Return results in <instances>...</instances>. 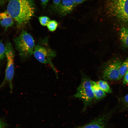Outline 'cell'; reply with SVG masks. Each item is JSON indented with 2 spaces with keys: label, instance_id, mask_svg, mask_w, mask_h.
I'll return each mask as SVG.
<instances>
[{
  "label": "cell",
  "instance_id": "1",
  "mask_svg": "<svg viewBox=\"0 0 128 128\" xmlns=\"http://www.w3.org/2000/svg\"><path fill=\"white\" fill-rule=\"evenodd\" d=\"M35 10L34 0H9L6 11L21 28L28 23Z\"/></svg>",
  "mask_w": 128,
  "mask_h": 128
},
{
  "label": "cell",
  "instance_id": "2",
  "mask_svg": "<svg viewBox=\"0 0 128 128\" xmlns=\"http://www.w3.org/2000/svg\"><path fill=\"white\" fill-rule=\"evenodd\" d=\"M16 48L19 55L27 58L33 54L35 47L34 40L32 36L27 31H23L20 34L14 39Z\"/></svg>",
  "mask_w": 128,
  "mask_h": 128
},
{
  "label": "cell",
  "instance_id": "3",
  "mask_svg": "<svg viewBox=\"0 0 128 128\" xmlns=\"http://www.w3.org/2000/svg\"><path fill=\"white\" fill-rule=\"evenodd\" d=\"M91 81L87 76H82L81 82L74 96L81 100L84 104L83 111L90 105L94 98L92 88Z\"/></svg>",
  "mask_w": 128,
  "mask_h": 128
},
{
  "label": "cell",
  "instance_id": "4",
  "mask_svg": "<svg viewBox=\"0 0 128 128\" xmlns=\"http://www.w3.org/2000/svg\"><path fill=\"white\" fill-rule=\"evenodd\" d=\"M106 8L110 15L128 23V0H108Z\"/></svg>",
  "mask_w": 128,
  "mask_h": 128
},
{
  "label": "cell",
  "instance_id": "5",
  "mask_svg": "<svg viewBox=\"0 0 128 128\" xmlns=\"http://www.w3.org/2000/svg\"><path fill=\"white\" fill-rule=\"evenodd\" d=\"M5 55L7 58V64L5 77L0 85V87L4 86L8 83L10 88V91H13L12 80L14 73V52L11 43L7 42L5 45Z\"/></svg>",
  "mask_w": 128,
  "mask_h": 128
},
{
  "label": "cell",
  "instance_id": "6",
  "mask_svg": "<svg viewBox=\"0 0 128 128\" xmlns=\"http://www.w3.org/2000/svg\"><path fill=\"white\" fill-rule=\"evenodd\" d=\"M46 42L35 46L33 53L34 55L40 62L50 64L57 77V72L51 62V59L56 56V53L46 44Z\"/></svg>",
  "mask_w": 128,
  "mask_h": 128
},
{
  "label": "cell",
  "instance_id": "7",
  "mask_svg": "<svg viewBox=\"0 0 128 128\" xmlns=\"http://www.w3.org/2000/svg\"><path fill=\"white\" fill-rule=\"evenodd\" d=\"M122 63L121 61H117L113 62L105 69L103 73V78L105 80H118L119 77V69Z\"/></svg>",
  "mask_w": 128,
  "mask_h": 128
},
{
  "label": "cell",
  "instance_id": "8",
  "mask_svg": "<svg viewBox=\"0 0 128 128\" xmlns=\"http://www.w3.org/2000/svg\"><path fill=\"white\" fill-rule=\"evenodd\" d=\"M110 113L103 115L85 125L75 128H109L108 123Z\"/></svg>",
  "mask_w": 128,
  "mask_h": 128
},
{
  "label": "cell",
  "instance_id": "9",
  "mask_svg": "<svg viewBox=\"0 0 128 128\" xmlns=\"http://www.w3.org/2000/svg\"><path fill=\"white\" fill-rule=\"evenodd\" d=\"M76 6L73 0H61L55 9L59 15L64 16L71 13Z\"/></svg>",
  "mask_w": 128,
  "mask_h": 128
},
{
  "label": "cell",
  "instance_id": "10",
  "mask_svg": "<svg viewBox=\"0 0 128 128\" xmlns=\"http://www.w3.org/2000/svg\"><path fill=\"white\" fill-rule=\"evenodd\" d=\"M0 19L1 25L5 28V30L14 24V20L7 11L0 13Z\"/></svg>",
  "mask_w": 128,
  "mask_h": 128
},
{
  "label": "cell",
  "instance_id": "11",
  "mask_svg": "<svg viewBox=\"0 0 128 128\" xmlns=\"http://www.w3.org/2000/svg\"><path fill=\"white\" fill-rule=\"evenodd\" d=\"M91 83L92 89L96 99L99 100L106 96L105 92L99 87L96 82L92 81Z\"/></svg>",
  "mask_w": 128,
  "mask_h": 128
},
{
  "label": "cell",
  "instance_id": "12",
  "mask_svg": "<svg viewBox=\"0 0 128 128\" xmlns=\"http://www.w3.org/2000/svg\"><path fill=\"white\" fill-rule=\"evenodd\" d=\"M120 39L123 46L128 48V27H121L120 32Z\"/></svg>",
  "mask_w": 128,
  "mask_h": 128
},
{
  "label": "cell",
  "instance_id": "13",
  "mask_svg": "<svg viewBox=\"0 0 128 128\" xmlns=\"http://www.w3.org/2000/svg\"><path fill=\"white\" fill-rule=\"evenodd\" d=\"M128 71V58L122 63L119 69V77L118 80L122 78Z\"/></svg>",
  "mask_w": 128,
  "mask_h": 128
},
{
  "label": "cell",
  "instance_id": "14",
  "mask_svg": "<svg viewBox=\"0 0 128 128\" xmlns=\"http://www.w3.org/2000/svg\"><path fill=\"white\" fill-rule=\"evenodd\" d=\"M99 87L105 93H110L112 91L107 82L105 81L101 80L96 82Z\"/></svg>",
  "mask_w": 128,
  "mask_h": 128
},
{
  "label": "cell",
  "instance_id": "15",
  "mask_svg": "<svg viewBox=\"0 0 128 128\" xmlns=\"http://www.w3.org/2000/svg\"><path fill=\"white\" fill-rule=\"evenodd\" d=\"M58 25V23L56 21L52 20L49 22L46 26L49 31L53 32L56 30Z\"/></svg>",
  "mask_w": 128,
  "mask_h": 128
},
{
  "label": "cell",
  "instance_id": "16",
  "mask_svg": "<svg viewBox=\"0 0 128 128\" xmlns=\"http://www.w3.org/2000/svg\"><path fill=\"white\" fill-rule=\"evenodd\" d=\"M38 19L41 25L43 26H46L50 20V18L45 16H41L39 17Z\"/></svg>",
  "mask_w": 128,
  "mask_h": 128
},
{
  "label": "cell",
  "instance_id": "17",
  "mask_svg": "<svg viewBox=\"0 0 128 128\" xmlns=\"http://www.w3.org/2000/svg\"><path fill=\"white\" fill-rule=\"evenodd\" d=\"M5 46H4L2 41L0 40V60L3 59L5 57Z\"/></svg>",
  "mask_w": 128,
  "mask_h": 128
},
{
  "label": "cell",
  "instance_id": "18",
  "mask_svg": "<svg viewBox=\"0 0 128 128\" xmlns=\"http://www.w3.org/2000/svg\"><path fill=\"white\" fill-rule=\"evenodd\" d=\"M123 84L126 85L128 84V71L123 76Z\"/></svg>",
  "mask_w": 128,
  "mask_h": 128
},
{
  "label": "cell",
  "instance_id": "19",
  "mask_svg": "<svg viewBox=\"0 0 128 128\" xmlns=\"http://www.w3.org/2000/svg\"><path fill=\"white\" fill-rule=\"evenodd\" d=\"M123 103L128 107V94L125 96L123 99Z\"/></svg>",
  "mask_w": 128,
  "mask_h": 128
},
{
  "label": "cell",
  "instance_id": "20",
  "mask_svg": "<svg viewBox=\"0 0 128 128\" xmlns=\"http://www.w3.org/2000/svg\"><path fill=\"white\" fill-rule=\"evenodd\" d=\"M61 0H52L53 5L55 9L58 5Z\"/></svg>",
  "mask_w": 128,
  "mask_h": 128
},
{
  "label": "cell",
  "instance_id": "21",
  "mask_svg": "<svg viewBox=\"0 0 128 128\" xmlns=\"http://www.w3.org/2000/svg\"><path fill=\"white\" fill-rule=\"evenodd\" d=\"M76 6L82 3L87 0H73Z\"/></svg>",
  "mask_w": 128,
  "mask_h": 128
},
{
  "label": "cell",
  "instance_id": "22",
  "mask_svg": "<svg viewBox=\"0 0 128 128\" xmlns=\"http://www.w3.org/2000/svg\"><path fill=\"white\" fill-rule=\"evenodd\" d=\"M49 0H40L42 5L45 8Z\"/></svg>",
  "mask_w": 128,
  "mask_h": 128
},
{
  "label": "cell",
  "instance_id": "23",
  "mask_svg": "<svg viewBox=\"0 0 128 128\" xmlns=\"http://www.w3.org/2000/svg\"><path fill=\"white\" fill-rule=\"evenodd\" d=\"M6 124L2 120L0 121V128H5L6 126Z\"/></svg>",
  "mask_w": 128,
  "mask_h": 128
},
{
  "label": "cell",
  "instance_id": "24",
  "mask_svg": "<svg viewBox=\"0 0 128 128\" xmlns=\"http://www.w3.org/2000/svg\"></svg>",
  "mask_w": 128,
  "mask_h": 128
}]
</instances>
